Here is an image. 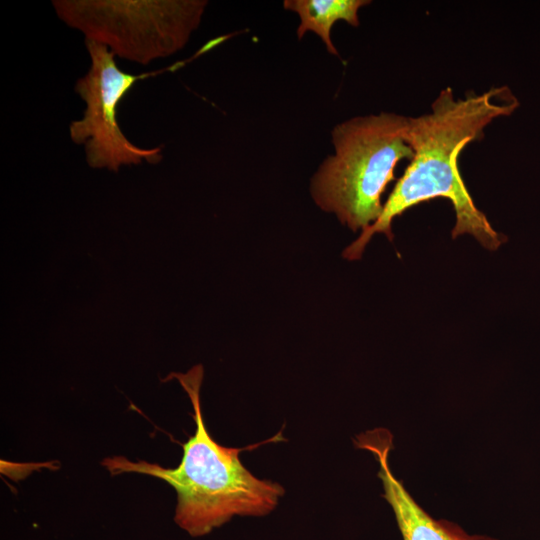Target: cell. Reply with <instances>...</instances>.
<instances>
[{"mask_svg": "<svg viewBox=\"0 0 540 540\" xmlns=\"http://www.w3.org/2000/svg\"><path fill=\"white\" fill-rule=\"evenodd\" d=\"M518 101L505 86L455 99L451 88L443 89L431 105V112L409 117L407 141L413 157L383 206L379 219L363 230L343 256L359 259L375 233L392 240V222L407 209L421 202L442 197L449 199L456 214L452 237L471 234L484 247L496 250L504 237L491 226L476 207L458 169L464 147L478 140L494 119L511 114Z\"/></svg>", "mask_w": 540, "mask_h": 540, "instance_id": "obj_1", "label": "cell"}, {"mask_svg": "<svg viewBox=\"0 0 540 540\" xmlns=\"http://www.w3.org/2000/svg\"><path fill=\"white\" fill-rule=\"evenodd\" d=\"M202 365L186 373H171L163 381L176 378L188 394L196 425L194 434L182 444L183 456L175 468H165L124 456L103 459L112 474L140 473L167 482L177 493L175 523L192 537L209 534L234 516H264L277 506L284 488L271 480L255 477L242 464L243 448L225 447L209 434L203 419L200 387Z\"/></svg>", "mask_w": 540, "mask_h": 540, "instance_id": "obj_2", "label": "cell"}, {"mask_svg": "<svg viewBox=\"0 0 540 540\" xmlns=\"http://www.w3.org/2000/svg\"><path fill=\"white\" fill-rule=\"evenodd\" d=\"M408 126L409 117L388 112L337 124L331 132L334 153L311 179L315 203L353 231L375 223L383 211L382 194L394 180L395 166L413 157Z\"/></svg>", "mask_w": 540, "mask_h": 540, "instance_id": "obj_3", "label": "cell"}, {"mask_svg": "<svg viewBox=\"0 0 540 540\" xmlns=\"http://www.w3.org/2000/svg\"><path fill=\"white\" fill-rule=\"evenodd\" d=\"M58 17L85 39L146 65L175 54L200 25L205 0H54Z\"/></svg>", "mask_w": 540, "mask_h": 540, "instance_id": "obj_4", "label": "cell"}, {"mask_svg": "<svg viewBox=\"0 0 540 540\" xmlns=\"http://www.w3.org/2000/svg\"><path fill=\"white\" fill-rule=\"evenodd\" d=\"M85 44L91 65L88 72L77 80L75 91L86 108L83 117L69 126L71 140L84 145L88 165L92 168L117 172L122 165H138L143 160L150 164L159 163L163 157L161 148L145 149L134 145L119 127L117 110L136 81L175 67L129 74L118 67L115 54L106 46L88 39H85Z\"/></svg>", "mask_w": 540, "mask_h": 540, "instance_id": "obj_5", "label": "cell"}, {"mask_svg": "<svg viewBox=\"0 0 540 540\" xmlns=\"http://www.w3.org/2000/svg\"><path fill=\"white\" fill-rule=\"evenodd\" d=\"M354 443L368 450L379 464L378 477L383 497L391 506L403 540H496L487 536L468 535L461 528L445 520H435L412 498L389 464L393 448L392 434L383 428L359 434Z\"/></svg>", "mask_w": 540, "mask_h": 540, "instance_id": "obj_6", "label": "cell"}, {"mask_svg": "<svg viewBox=\"0 0 540 540\" xmlns=\"http://www.w3.org/2000/svg\"><path fill=\"white\" fill-rule=\"evenodd\" d=\"M369 3L367 0H286L283 6L299 16L298 39L308 31L314 32L328 53L339 56L331 39L333 25L337 21H345L354 27L359 26L358 11Z\"/></svg>", "mask_w": 540, "mask_h": 540, "instance_id": "obj_7", "label": "cell"}]
</instances>
